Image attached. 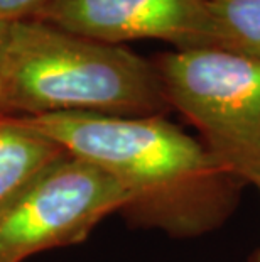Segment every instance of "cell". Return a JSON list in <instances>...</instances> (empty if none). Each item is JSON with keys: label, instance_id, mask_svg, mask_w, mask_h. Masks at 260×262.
Wrapping results in <instances>:
<instances>
[{"label": "cell", "instance_id": "obj_3", "mask_svg": "<svg viewBox=\"0 0 260 262\" xmlns=\"http://www.w3.org/2000/svg\"><path fill=\"white\" fill-rule=\"evenodd\" d=\"M171 108L196 127L226 169L260 178V61L221 48L174 49L154 61Z\"/></svg>", "mask_w": 260, "mask_h": 262}, {"label": "cell", "instance_id": "obj_2", "mask_svg": "<svg viewBox=\"0 0 260 262\" xmlns=\"http://www.w3.org/2000/svg\"><path fill=\"white\" fill-rule=\"evenodd\" d=\"M169 110L154 61L129 48L36 19L7 26L0 49V114L142 117Z\"/></svg>", "mask_w": 260, "mask_h": 262}, {"label": "cell", "instance_id": "obj_5", "mask_svg": "<svg viewBox=\"0 0 260 262\" xmlns=\"http://www.w3.org/2000/svg\"><path fill=\"white\" fill-rule=\"evenodd\" d=\"M32 19L117 46L159 39L176 49L220 48L206 0H51Z\"/></svg>", "mask_w": 260, "mask_h": 262}, {"label": "cell", "instance_id": "obj_6", "mask_svg": "<svg viewBox=\"0 0 260 262\" xmlns=\"http://www.w3.org/2000/svg\"><path fill=\"white\" fill-rule=\"evenodd\" d=\"M68 154L24 119L0 114V208Z\"/></svg>", "mask_w": 260, "mask_h": 262}, {"label": "cell", "instance_id": "obj_8", "mask_svg": "<svg viewBox=\"0 0 260 262\" xmlns=\"http://www.w3.org/2000/svg\"><path fill=\"white\" fill-rule=\"evenodd\" d=\"M51 0H0V22H10L32 19Z\"/></svg>", "mask_w": 260, "mask_h": 262}, {"label": "cell", "instance_id": "obj_4", "mask_svg": "<svg viewBox=\"0 0 260 262\" xmlns=\"http://www.w3.org/2000/svg\"><path fill=\"white\" fill-rule=\"evenodd\" d=\"M127 194L98 166L68 154L0 208V262L85 242Z\"/></svg>", "mask_w": 260, "mask_h": 262}, {"label": "cell", "instance_id": "obj_7", "mask_svg": "<svg viewBox=\"0 0 260 262\" xmlns=\"http://www.w3.org/2000/svg\"><path fill=\"white\" fill-rule=\"evenodd\" d=\"M221 49L260 61V0H206Z\"/></svg>", "mask_w": 260, "mask_h": 262}, {"label": "cell", "instance_id": "obj_1", "mask_svg": "<svg viewBox=\"0 0 260 262\" xmlns=\"http://www.w3.org/2000/svg\"><path fill=\"white\" fill-rule=\"evenodd\" d=\"M24 120L112 176L127 194L120 215L137 228L173 238L208 235L231 219L247 186L166 115L71 112Z\"/></svg>", "mask_w": 260, "mask_h": 262}, {"label": "cell", "instance_id": "obj_9", "mask_svg": "<svg viewBox=\"0 0 260 262\" xmlns=\"http://www.w3.org/2000/svg\"><path fill=\"white\" fill-rule=\"evenodd\" d=\"M253 186H255V188L258 189V191H260V178H258V180H257L255 183H253ZM250 262H260V247L257 249V252L253 254V257L250 259Z\"/></svg>", "mask_w": 260, "mask_h": 262}, {"label": "cell", "instance_id": "obj_10", "mask_svg": "<svg viewBox=\"0 0 260 262\" xmlns=\"http://www.w3.org/2000/svg\"><path fill=\"white\" fill-rule=\"evenodd\" d=\"M7 26L5 22H0V49H2V44H4V39H5V32H7Z\"/></svg>", "mask_w": 260, "mask_h": 262}]
</instances>
